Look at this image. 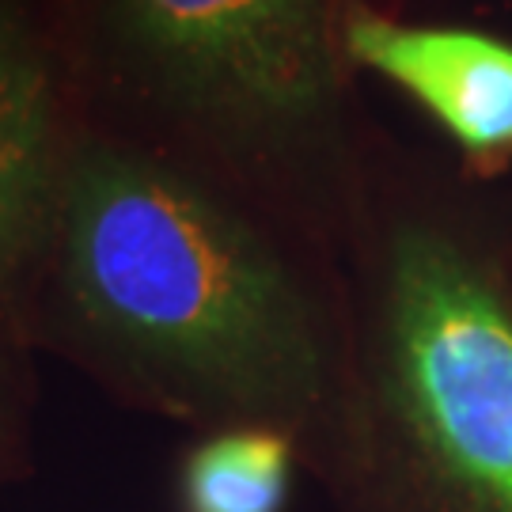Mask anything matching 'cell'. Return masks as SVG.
I'll use <instances>...</instances> for the list:
<instances>
[{
	"instance_id": "1",
	"label": "cell",
	"mask_w": 512,
	"mask_h": 512,
	"mask_svg": "<svg viewBox=\"0 0 512 512\" xmlns=\"http://www.w3.org/2000/svg\"><path fill=\"white\" fill-rule=\"evenodd\" d=\"M61 266L84 323L171 403L239 425L315 421L338 391L327 323L274 247L148 156L80 148Z\"/></svg>"
},
{
	"instance_id": "2",
	"label": "cell",
	"mask_w": 512,
	"mask_h": 512,
	"mask_svg": "<svg viewBox=\"0 0 512 512\" xmlns=\"http://www.w3.org/2000/svg\"><path fill=\"white\" fill-rule=\"evenodd\" d=\"M372 512H512V296L437 228L387 243L368 357Z\"/></svg>"
},
{
	"instance_id": "3",
	"label": "cell",
	"mask_w": 512,
	"mask_h": 512,
	"mask_svg": "<svg viewBox=\"0 0 512 512\" xmlns=\"http://www.w3.org/2000/svg\"><path fill=\"white\" fill-rule=\"evenodd\" d=\"M118 69L243 148H296L334 114V0H95Z\"/></svg>"
},
{
	"instance_id": "4",
	"label": "cell",
	"mask_w": 512,
	"mask_h": 512,
	"mask_svg": "<svg viewBox=\"0 0 512 512\" xmlns=\"http://www.w3.org/2000/svg\"><path fill=\"white\" fill-rule=\"evenodd\" d=\"M346 54L403 88L471 156H512V46L459 27H414L349 8Z\"/></svg>"
},
{
	"instance_id": "5",
	"label": "cell",
	"mask_w": 512,
	"mask_h": 512,
	"mask_svg": "<svg viewBox=\"0 0 512 512\" xmlns=\"http://www.w3.org/2000/svg\"><path fill=\"white\" fill-rule=\"evenodd\" d=\"M54 183V88L35 42L0 16V274L35 239Z\"/></svg>"
},
{
	"instance_id": "6",
	"label": "cell",
	"mask_w": 512,
	"mask_h": 512,
	"mask_svg": "<svg viewBox=\"0 0 512 512\" xmlns=\"http://www.w3.org/2000/svg\"><path fill=\"white\" fill-rule=\"evenodd\" d=\"M293 486V440L270 425H236L202 440L183 467L186 512H281Z\"/></svg>"
}]
</instances>
